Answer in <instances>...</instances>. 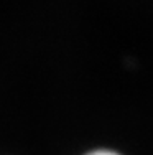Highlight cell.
I'll return each mask as SVG.
<instances>
[{
  "label": "cell",
  "mask_w": 153,
  "mask_h": 155,
  "mask_svg": "<svg viewBox=\"0 0 153 155\" xmlns=\"http://www.w3.org/2000/svg\"><path fill=\"white\" fill-rule=\"evenodd\" d=\"M84 155H122V153L112 149H94V150H89Z\"/></svg>",
  "instance_id": "6da1fadb"
}]
</instances>
